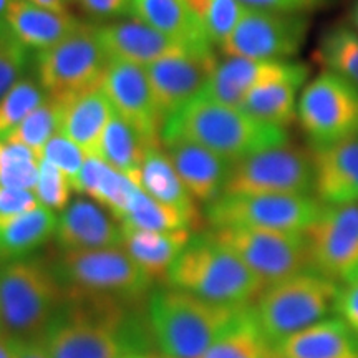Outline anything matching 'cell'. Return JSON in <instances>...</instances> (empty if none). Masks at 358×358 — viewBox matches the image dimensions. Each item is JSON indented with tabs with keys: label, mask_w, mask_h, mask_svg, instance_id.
Listing matches in <instances>:
<instances>
[{
	"label": "cell",
	"mask_w": 358,
	"mask_h": 358,
	"mask_svg": "<svg viewBox=\"0 0 358 358\" xmlns=\"http://www.w3.org/2000/svg\"><path fill=\"white\" fill-rule=\"evenodd\" d=\"M280 358H358V334L342 319H325L275 348Z\"/></svg>",
	"instance_id": "25"
},
{
	"label": "cell",
	"mask_w": 358,
	"mask_h": 358,
	"mask_svg": "<svg viewBox=\"0 0 358 358\" xmlns=\"http://www.w3.org/2000/svg\"><path fill=\"white\" fill-rule=\"evenodd\" d=\"M156 358H168V357H164V355H163V357H156Z\"/></svg>",
	"instance_id": "54"
},
{
	"label": "cell",
	"mask_w": 358,
	"mask_h": 358,
	"mask_svg": "<svg viewBox=\"0 0 358 358\" xmlns=\"http://www.w3.org/2000/svg\"><path fill=\"white\" fill-rule=\"evenodd\" d=\"M168 279L174 289L229 307L250 306L264 290L254 272L211 236H196L173 264Z\"/></svg>",
	"instance_id": "3"
},
{
	"label": "cell",
	"mask_w": 358,
	"mask_h": 358,
	"mask_svg": "<svg viewBox=\"0 0 358 358\" xmlns=\"http://www.w3.org/2000/svg\"><path fill=\"white\" fill-rule=\"evenodd\" d=\"M71 191H73V186L66 174L48 161H40V174L34 192L43 208L50 211H64L71 203Z\"/></svg>",
	"instance_id": "39"
},
{
	"label": "cell",
	"mask_w": 358,
	"mask_h": 358,
	"mask_svg": "<svg viewBox=\"0 0 358 358\" xmlns=\"http://www.w3.org/2000/svg\"><path fill=\"white\" fill-rule=\"evenodd\" d=\"M42 159L48 161L53 166L60 169L62 173L66 174V178L70 179L71 186H75L77 179L82 171L87 155L83 153L82 148L75 145L73 141L66 136L65 133L58 131L55 136L45 146Z\"/></svg>",
	"instance_id": "40"
},
{
	"label": "cell",
	"mask_w": 358,
	"mask_h": 358,
	"mask_svg": "<svg viewBox=\"0 0 358 358\" xmlns=\"http://www.w3.org/2000/svg\"><path fill=\"white\" fill-rule=\"evenodd\" d=\"M123 313L110 297L100 310H77L65 322H57L43 338L50 358H120L141 353L140 340L128 332Z\"/></svg>",
	"instance_id": "5"
},
{
	"label": "cell",
	"mask_w": 358,
	"mask_h": 358,
	"mask_svg": "<svg viewBox=\"0 0 358 358\" xmlns=\"http://www.w3.org/2000/svg\"><path fill=\"white\" fill-rule=\"evenodd\" d=\"M47 98L38 80L22 77L0 100V140H6Z\"/></svg>",
	"instance_id": "36"
},
{
	"label": "cell",
	"mask_w": 358,
	"mask_h": 358,
	"mask_svg": "<svg viewBox=\"0 0 358 358\" xmlns=\"http://www.w3.org/2000/svg\"><path fill=\"white\" fill-rule=\"evenodd\" d=\"M122 224L143 231H178L189 229L192 224L171 206L159 203L138 186L129 198Z\"/></svg>",
	"instance_id": "34"
},
{
	"label": "cell",
	"mask_w": 358,
	"mask_h": 358,
	"mask_svg": "<svg viewBox=\"0 0 358 358\" xmlns=\"http://www.w3.org/2000/svg\"><path fill=\"white\" fill-rule=\"evenodd\" d=\"M161 141L192 199L211 204L213 201L221 198L232 163L209 151L208 148L182 138H169Z\"/></svg>",
	"instance_id": "19"
},
{
	"label": "cell",
	"mask_w": 358,
	"mask_h": 358,
	"mask_svg": "<svg viewBox=\"0 0 358 358\" xmlns=\"http://www.w3.org/2000/svg\"><path fill=\"white\" fill-rule=\"evenodd\" d=\"M42 204L34 191L0 186V214H22Z\"/></svg>",
	"instance_id": "44"
},
{
	"label": "cell",
	"mask_w": 358,
	"mask_h": 358,
	"mask_svg": "<svg viewBox=\"0 0 358 358\" xmlns=\"http://www.w3.org/2000/svg\"><path fill=\"white\" fill-rule=\"evenodd\" d=\"M17 358H50L43 340H19Z\"/></svg>",
	"instance_id": "46"
},
{
	"label": "cell",
	"mask_w": 358,
	"mask_h": 358,
	"mask_svg": "<svg viewBox=\"0 0 358 358\" xmlns=\"http://www.w3.org/2000/svg\"><path fill=\"white\" fill-rule=\"evenodd\" d=\"M17 0H0V30H7V13Z\"/></svg>",
	"instance_id": "49"
},
{
	"label": "cell",
	"mask_w": 358,
	"mask_h": 358,
	"mask_svg": "<svg viewBox=\"0 0 358 358\" xmlns=\"http://www.w3.org/2000/svg\"><path fill=\"white\" fill-rule=\"evenodd\" d=\"M64 106L60 101L47 98L38 108H35L27 118L6 138L7 141L29 148L42 159L47 143L58 131H62Z\"/></svg>",
	"instance_id": "35"
},
{
	"label": "cell",
	"mask_w": 358,
	"mask_h": 358,
	"mask_svg": "<svg viewBox=\"0 0 358 358\" xmlns=\"http://www.w3.org/2000/svg\"><path fill=\"white\" fill-rule=\"evenodd\" d=\"M350 25L358 32V0H355V3L352 6L350 10Z\"/></svg>",
	"instance_id": "50"
},
{
	"label": "cell",
	"mask_w": 358,
	"mask_h": 358,
	"mask_svg": "<svg viewBox=\"0 0 358 358\" xmlns=\"http://www.w3.org/2000/svg\"><path fill=\"white\" fill-rule=\"evenodd\" d=\"M308 75L310 70H306L292 77L261 85L244 98L239 108L259 122L287 128L297 118L299 92L307 85Z\"/></svg>",
	"instance_id": "28"
},
{
	"label": "cell",
	"mask_w": 358,
	"mask_h": 358,
	"mask_svg": "<svg viewBox=\"0 0 358 358\" xmlns=\"http://www.w3.org/2000/svg\"><path fill=\"white\" fill-rule=\"evenodd\" d=\"M29 2H32L38 7L48 8V10L57 12V13H70L69 12L70 0H29Z\"/></svg>",
	"instance_id": "48"
},
{
	"label": "cell",
	"mask_w": 358,
	"mask_h": 358,
	"mask_svg": "<svg viewBox=\"0 0 358 358\" xmlns=\"http://www.w3.org/2000/svg\"><path fill=\"white\" fill-rule=\"evenodd\" d=\"M6 34H8V30H0V37H3Z\"/></svg>",
	"instance_id": "52"
},
{
	"label": "cell",
	"mask_w": 358,
	"mask_h": 358,
	"mask_svg": "<svg viewBox=\"0 0 358 358\" xmlns=\"http://www.w3.org/2000/svg\"><path fill=\"white\" fill-rule=\"evenodd\" d=\"M324 211L315 196L222 194L206 208L214 229L248 227L284 232H306Z\"/></svg>",
	"instance_id": "8"
},
{
	"label": "cell",
	"mask_w": 358,
	"mask_h": 358,
	"mask_svg": "<svg viewBox=\"0 0 358 358\" xmlns=\"http://www.w3.org/2000/svg\"><path fill=\"white\" fill-rule=\"evenodd\" d=\"M40 161L29 148L0 140V186L35 191Z\"/></svg>",
	"instance_id": "38"
},
{
	"label": "cell",
	"mask_w": 358,
	"mask_h": 358,
	"mask_svg": "<svg viewBox=\"0 0 358 358\" xmlns=\"http://www.w3.org/2000/svg\"><path fill=\"white\" fill-rule=\"evenodd\" d=\"M57 224L55 213L43 206L22 214H0V259H25L55 234Z\"/></svg>",
	"instance_id": "27"
},
{
	"label": "cell",
	"mask_w": 358,
	"mask_h": 358,
	"mask_svg": "<svg viewBox=\"0 0 358 358\" xmlns=\"http://www.w3.org/2000/svg\"><path fill=\"white\" fill-rule=\"evenodd\" d=\"M120 358H156L153 355H146V353H129V355L120 357Z\"/></svg>",
	"instance_id": "51"
},
{
	"label": "cell",
	"mask_w": 358,
	"mask_h": 358,
	"mask_svg": "<svg viewBox=\"0 0 358 358\" xmlns=\"http://www.w3.org/2000/svg\"><path fill=\"white\" fill-rule=\"evenodd\" d=\"M60 302V287L47 266L17 259L0 267V322L6 334L30 335L47 325Z\"/></svg>",
	"instance_id": "6"
},
{
	"label": "cell",
	"mask_w": 358,
	"mask_h": 358,
	"mask_svg": "<svg viewBox=\"0 0 358 358\" xmlns=\"http://www.w3.org/2000/svg\"><path fill=\"white\" fill-rule=\"evenodd\" d=\"M0 334H6V330H3V327H2V322H0Z\"/></svg>",
	"instance_id": "53"
},
{
	"label": "cell",
	"mask_w": 358,
	"mask_h": 358,
	"mask_svg": "<svg viewBox=\"0 0 358 358\" xmlns=\"http://www.w3.org/2000/svg\"><path fill=\"white\" fill-rule=\"evenodd\" d=\"M320 64L358 87V32L348 24L325 29L317 48Z\"/></svg>",
	"instance_id": "33"
},
{
	"label": "cell",
	"mask_w": 358,
	"mask_h": 358,
	"mask_svg": "<svg viewBox=\"0 0 358 358\" xmlns=\"http://www.w3.org/2000/svg\"><path fill=\"white\" fill-rule=\"evenodd\" d=\"M100 83L115 113L131 123L151 145H158L164 120L145 66L110 60Z\"/></svg>",
	"instance_id": "16"
},
{
	"label": "cell",
	"mask_w": 358,
	"mask_h": 358,
	"mask_svg": "<svg viewBox=\"0 0 358 358\" xmlns=\"http://www.w3.org/2000/svg\"><path fill=\"white\" fill-rule=\"evenodd\" d=\"M277 358H280V355H279V357H277Z\"/></svg>",
	"instance_id": "55"
},
{
	"label": "cell",
	"mask_w": 358,
	"mask_h": 358,
	"mask_svg": "<svg viewBox=\"0 0 358 358\" xmlns=\"http://www.w3.org/2000/svg\"><path fill=\"white\" fill-rule=\"evenodd\" d=\"M19 338L8 334H0V358H17Z\"/></svg>",
	"instance_id": "47"
},
{
	"label": "cell",
	"mask_w": 358,
	"mask_h": 358,
	"mask_svg": "<svg viewBox=\"0 0 358 358\" xmlns=\"http://www.w3.org/2000/svg\"><path fill=\"white\" fill-rule=\"evenodd\" d=\"M108 62L96 25L82 22L60 43L38 53V82L48 98L66 101L100 83Z\"/></svg>",
	"instance_id": "9"
},
{
	"label": "cell",
	"mask_w": 358,
	"mask_h": 358,
	"mask_svg": "<svg viewBox=\"0 0 358 358\" xmlns=\"http://www.w3.org/2000/svg\"><path fill=\"white\" fill-rule=\"evenodd\" d=\"M340 289L337 282L315 271H303L267 285L252 306L259 329L277 348L284 340L335 312Z\"/></svg>",
	"instance_id": "4"
},
{
	"label": "cell",
	"mask_w": 358,
	"mask_h": 358,
	"mask_svg": "<svg viewBox=\"0 0 358 358\" xmlns=\"http://www.w3.org/2000/svg\"><path fill=\"white\" fill-rule=\"evenodd\" d=\"M150 146L153 145L131 123L113 111L101 136L100 158L138 185L143 159Z\"/></svg>",
	"instance_id": "31"
},
{
	"label": "cell",
	"mask_w": 358,
	"mask_h": 358,
	"mask_svg": "<svg viewBox=\"0 0 358 358\" xmlns=\"http://www.w3.org/2000/svg\"><path fill=\"white\" fill-rule=\"evenodd\" d=\"M217 62L213 48H201L166 57L146 66L155 100L164 122L196 98L203 96Z\"/></svg>",
	"instance_id": "15"
},
{
	"label": "cell",
	"mask_w": 358,
	"mask_h": 358,
	"mask_svg": "<svg viewBox=\"0 0 358 358\" xmlns=\"http://www.w3.org/2000/svg\"><path fill=\"white\" fill-rule=\"evenodd\" d=\"M310 19L306 13H284L245 7L236 29L221 45L226 57L262 62H289L307 42Z\"/></svg>",
	"instance_id": "12"
},
{
	"label": "cell",
	"mask_w": 358,
	"mask_h": 358,
	"mask_svg": "<svg viewBox=\"0 0 358 358\" xmlns=\"http://www.w3.org/2000/svg\"><path fill=\"white\" fill-rule=\"evenodd\" d=\"M60 275L78 294L98 297H136L150 287L151 279L123 248L64 250Z\"/></svg>",
	"instance_id": "13"
},
{
	"label": "cell",
	"mask_w": 358,
	"mask_h": 358,
	"mask_svg": "<svg viewBox=\"0 0 358 358\" xmlns=\"http://www.w3.org/2000/svg\"><path fill=\"white\" fill-rule=\"evenodd\" d=\"M189 10L204 27L213 45H221L236 29L245 6L239 0H185Z\"/></svg>",
	"instance_id": "37"
},
{
	"label": "cell",
	"mask_w": 358,
	"mask_h": 358,
	"mask_svg": "<svg viewBox=\"0 0 358 358\" xmlns=\"http://www.w3.org/2000/svg\"><path fill=\"white\" fill-rule=\"evenodd\" d=\"M297 120L312 150L358 138V87L334 71H320L302 88Z\"/></svg>",
	"instance_id": "7"
},
{
	"label": "cell",
	"mask_w": 358,
	"mask_h": 358,
	"mask_svg": "<svg viewBox=\"0 0 358 358\" xmlns=\"http://www.w3.org/2000/svg\"><path fill=\"white\" fill-rule=\"evenodd\" d=\"M182 138L198 143L229 163L289 143L287 128L262 123L239 106L199 96L163 124L161 140Z\"/></svg>",
	"instance_id": "1"
},
{
	"label": "cell",
	"mask_w": 358,
	"mask_h": 358,
	"mask_svg": "<svg viewBox=\"0 0 358 358\" xmlns=\"http://www.w3.org/2000/svg\"><path fill=\"white\" fill-rule=\"evenodd\" d=\"M85 13L98 20L133 15V0H75Z\"/></svg>",
	"instance_id": "43"
},
{
	"label": "cell",
	"mask_w": 358,
	"mask_h": 358,
	"mask_svg": "<svg viewBox=\"0 0 358 358\" xmlns=\"http://www.w3.org/2000/svg\"><path fill=\"white\" fill-rule=\"evenodd\" d=\"M96 30L110 60L129 62L145 69L166 57L189 50H201L158 32L136 17L96 25Z\"/></svg>",
	"instance_id": "18"
},
{
	"label": "cell",
	"mask_w": 358,
	"mask_h": 358,
	"mask_svg": "<svg viewBox=\"0 0 358 358\" xmlns=\"http://www.w3.org/2000/svg\"><path fill=\"white\" fill-rule=\"evenodd\" d=\"M279 353L259 329L252 306H248L231 329L203 358H277Z\"/></svg>",
	"instance_id": "32"
},
{
	"label": "cell",
	"mask_w": 358,
	"mask_h": 358,
	"mask_svg": "<svg viewBox=\"0 0 358 358\" xmlns=\"http://www.w3.org/2000/svg\"><path fill=\"white\" fill-rule=\"evenodd\" d=\"M7 30L27 50L42 53L69 37L82 22L71 13H57L29 0H17L7 13Z\"/></svg>",
	"instance_id": "23"
},
{
	"label": "cell",
	"mask_w": 358,
	"mask_h": 358,
	"mask_svg": "<svg viewBox=\"0 0 358 358\" xmlns=\"http://www.w3.org/2000/svg\"><path fill=\"white\" fill-rule=\"evenodd\" d=\"M138 186L159 203L171 206L191 224L196 221L194 199L174 169L166 151L161 150L159 145L148 148L141 164Z\"/></svg>",
	"instance_id": "29"
},
{
	"label": "cell",
	"mask_w": 358,
	"mask_h": 358,
	"mask_svg": "<svg viewBox=\"0 0 358 358\" xmlns=\"http://www.w3.org/2000/svg\"><path fill=\"white\" fill-rule=\"evenodd\" d=\"M335 313L358 334V282L340 289Z\"/></svg>",
	"instance_id": "45"
},
{
	"label": "cell",
	"mask_w": 358,
	"mask_h": 358,
	"mask_svg": "<svg viewBox=\"0 0 358 358\" xmlns=\"http://www.w3.org/2000/svg\"><path fill=\"white\" fill-rule=\"evenodd\" d=\"M313 194L324 206L358 203V138L313 148Z\"/></svg>",
	"instance_id": "20"
},
{
	"label": "cell",
	"mask_w": 358,
	"mask_h": 358,
	"mask_svg": "<svg viewBox=\"0 0 358 358\" xmlns=\"http://www.w3.org/2000/svg\"><path fill=\"white\" fill-rule=\"evenodd\" d=\"M189 229L143 231L122 224V245L151 280L168 275L173 264L191 243Z\"/></svg>",
	"instance_id": "24"
},
{
	"label": "cell",
	"mask_w": 358,
	"mask_h": 358,
	"mask_svg": "<svg viewBox=\"0 0 358 358\" xmlns=\"http://www.w3.org/2000/svg\"><path fill=\"white\" fill-rule=\"evenodd\" d=\"M133 17L191 48H213L204 27L185 0H133Z\"/></svg>",
	"instance_id": "26"
},
{
	"label": "cell",
	"mask_w": 358,
	"mask_h": 358,
	"mask_svg": "<svg viewBox=\"0 0 358 358\" xmlns=\"http://www.w3.org/2000/svg\"><path fill=\"white\" fill-rule=\"evenodd\" d=\"M245 7L284 13H307L330 7L335 0H239Z\"/></svg>",
	"instance_id": "42"
},
{
	"label": "cell",
	"mask_w": 358,
	"mask_h": 358,
	"mask_svg": "<svg viewBox=\"0 0 358 358\" xmlns=\"http://www.w3.org/2000/svg\"><path fill=\"white\" fill-rule=\"evenodd\" d=\"M136 187L138 185H134L127 174L116 171L101 158L87 156L73 191L88 194L101 208L108 209L111 216L122 221L128 208L129 198Z\"/></svg>",
	"instance_id": "30"
},
{
	"label": "cell",
	"mask_w": 358,
	"mask_h": 358,
	"mask_svg": "<svg viewBox=\"0 0 358 358\" xmlns=\"http://www.w3.org/2000/svg\"><path fill=\"white\" fill-rule=\"evenodd\" d=\"M29 50L10 34L0 37V100L22 78Z\"/></svg>",
	"instance_id": "41"
},
{
	"label": "cell",
	"mask_w": 358,
	"mask_h": 358,
	"mask_svg": "<svg viewBox=\"0 0 358 358\" xmlns=\"http://www.w3.org/2000/svg\"><path fill=\"white\" fill-rule=\"evenodd\" d=\"M55 237L64 250H95L122 245V226L98 203L77 198L58 216Z\"/></svg>",
	"instance_id": "21"
},
{
	"label": "cell",
	"mask_w": 358,
	"mask_h": 358,
	"mask_svg": "<svg viewBox=\"0 0 358 358\" xmlns=\"http://www.w3.org/2000/svg\"><path fill=\"white\" fill-rule=\"evenodd\" d=\"M222 194H313L312 155L285 145L232 163Z\"/></svg>",
	"instance_id": "11"
},
{
	"label": "cell",
	"mask_w": 358,
	"mask_h": 358,
	"mask_svg": "<svg viewBox=\"0 0 358 358\" xmlns=\"http://www.w3.org/2000/svg\"><path fill=\"white\" fill-rule=\"evenodd\" d=\"M310 268L340 287L358 282V204L324 206L306 231Z\"/></svg>",
	"instance_id": "14"
},
{
	"label": "cell",
	"mask_w": 358,
	"mask_h": 358,
	"mask_svg": "<svg viewBox=\"0 0 358 358\" xmlns=\"http://www.w3.org/2000/svg\"><path fill=\"white\" fill-rule=\"evenodd\" d=\"M211 236L254 272L264 289L303 271H312L306 232L222 227L211 231Z\"/></svg>",
	"instance_id": "10"
},
{
	"label": "cell",
	"mask_w": 358,
	"mask_h": 358,
	"mask_svg": "<svg viewBox=\"0 0 358 358\" xmlns=\"http://www.w3.org/2000/svg\"><path fill=\"white\" fill-rule=\"evenodd\" d=\"M60 103L64 106L62 133L82 148L87 156L100 158L103 131L115 111L101 83Z\"/></svg>",
	"instance_id": "22"
},
{
	"label": "cell",
	"mask_w": 358,
	"mask_h": 358,
	"mask_svg": "<svg viewBox=\"0 0 358 358\" xmlns=\"http://www.w3.org/2000/svg\"><path fill=\"white\" fill-rule=\"evenodd\" d=\"M310 70L301 62H262L250 58L227 57L217 62L203 93L208 100L229 106H241L244 98L261 85L277 82Z\"/></svg>",
	"instance_id": "17"
},
{
	"label": "cell",
	"mask_w": 358,
	"mask_h": 358,
	"mask_svg": "<svg viewBox=\"0 0 358 358\" xmlns=\"http://www.w3.org/2000/svg\"><path fill=\"white\" fill-rule=\"evenodd\" d=\"M245 307L219 306L179 289L159 290L151 297L150 324L164 357L203 358Z\"/></svg>",
	"instance_id": "2"
}]
</instances>
